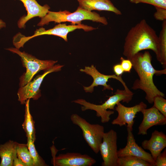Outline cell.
Instances as JSON below:
<instances>
[{"instance_id": "obj_15", "label": "cell", "mask_w": 166, "mask_h": 166, "mask_svg": "<svg viewBox=\"0 0 166 166\" xmlns=\"http://www.w3.org/2000/svg\"><path fill=\"white\" fill-rule=\"evenodd\" d=\"M23 3L27 14L22 17L18 22V27L24 28L25 24L30 19L35 17L42 18L45 16L50 9L49 6L45 4L43 6L40 5L36 0H19Z\"/></svg>"}, {"instance_id": "obj_13", "label": "cell", "mask_w": 166, "mask_h": 166, "mask_svg": "<svg viewBox=\"0 0 166 166\" xmlns=\"http://www.w3.org/2000/svg\"><path fill=\"white\" fill-rule=\"evenodd\" d=\"M127 143L126 146L120 148L117 151L118 157L126 156H131L136 157L148 161L154 166L155 162L152 157L151 154L145 151L141 147L136 143L134 135L130 129L127 127Z\"/></svg>"}, {"instance_id": "obj_22", "label": "cell", "mask_w": 166, "mask_h": 166, "mask_svg": "<svg viewBox=\"0 0 166 166\" xmlns=\"http://www.w3.org/2000/svg\"><path fill=\"white\" fill-rule=\"evenodd\" d=\"M16 152L17 156L23 162L26 166H34L27 144H20L17 142Z\"/></svg>"}, {"instance_id": "obj_17", "label": "cell", "mask_w": 166, "mask_h": 166, "mask_svg": "<svg viewBox=\"0 0 166 166\" xmlns=\"http://www.w3.org/2000/svg\"><path fill=\"white\" fill-rule=\"evenodd\" d=\"M79 6L85 10L91 11H107L120 15L121 12L116 8L110 0H77Z\"/></svg>"}, {"instance_id": "obj_10", "label": "cell", "mask_w": 166, "mask_h": 166, "mask_svg": "<svg viewBox=\"0 0 166 166\" xmlns=\"http://www.w3.org/2000/svg\"><path fill=\"white\" fill-rule=\"evenodd\" d=\"M80 71L91 76L93 79V81L90 85L88 87L83 86L84 89L86 93H92L93 91L94 87L99 85L103 86L104 90L108 89L113 91V88L109 85L107 84L110 78L118 81L123 86L124 89L127 91L130 90L122 79L121 76H117L115 74L110 75L103 74L98 71L93 65L90 66H85L84 69H81Z\"/></svg>"}, {"instance_id": "obj_30", "label": "cell", "mask_w": 166, "mask_h": 166, "mask_svg": "<svg viewBox=\"0 0 166 166\" xmlns=\"http://www.w3.org/2000/svg\"><path fill=\"white\" fill-rule=\"evenodd\" d=\"M13 165V166H26L25 164L17 156L15 157L14 159Z\"/></svg>"}, {"instance_id": "obj_21", "label": "cell", "mask_w": 166, "mask_h": 166, "mask_svg": "<svg viewBox=\"0 0 166 166\" xmlns=\"http://www.w3.org/2000/svg\"><path fill=\"white\" fill-rule=\"evenodd\" d=\"M117 164V166H154L148 161L131 156L119 157Z\"/></svg>"}, {"instance_id": "obj_25", "label": "cell", "mask_w": 166, "mask_h": 166, "mask_svg": "<svg viewBox=\"0 0 166 166\" xmlns=\"http://www.w3.org/2000/svg\"><path fill=\"white\" fill-rule=\"evenodd\" d=\"M132 3H143L152 5L154 7L166 9V0H129Z\"/></svg>"}, {"instance_id": "obj_20", "label": "cell", "mask_w": 166, "mask_h": 166, "mask_svg": "<svg viewBox=\"0 0 166 166\" xmlns=\"http://www.w3.org/2000/svg\"><path fill=\"white\" fill-rule=\"evenodd\" d=\"M158 38V55L157 60L166 68V20L163 21Z\"/></svg>"}, {"instance_id": "obj_11", "label": "cell", "mask_w": 166, "mask_h": 166, "mask_svg": "<svg viewBox=\"0 0 166 166\" xmlns=\"http://www.w3.org/2000/svg\"><path fill=\"white\" fill-rule=\"evenodd\" d=\"M147 107V105L143 101L131 107L125 106L119 102L116 105L115 109L118 113L117 117L112 121L111 123L120 127L125 126L127 124V127L132 131L134 118L136 114Z\"/></svg>"}, {"instance_id": "obj_8", "label": "cell", "mask_w": 166, "mask_h": 166, "mask_svg": "<svg viewBox=\"0 0 166 166\" xmlns=\"http://www.w3.org/2000/svg\"><path fill=\"white\" fill-rule=\"evenodd\" d=\"M63 66L59 64L54 65L51 69L44 71L42 74L37 75L33 81L25 85L20 87L17 95L18 101L21 104H25L26 101L30 98L37 100L41 95L40 88L44 77L49 73L60 71Z\"/></svg>"}, {"instance_id": "obj_2", "label": "cell", "mask_w": 166, "mask_h": 166, "mask_svg": "<svg viewBox=\"0 0 166 166\" xmlns=\"http://www.w3.org/2000/svg\"><path fill=\"white\" fill-rule=\"evenodd\" d=\"M148 49L153 51L157 57L158 36L156 31L143 19L128 32L125 38L123 54L130 59L136 53Z\"/></svg>"}, {"instance_id": "obj_7", "label": "cell", "mask_w": 166, "mask_h": 166, "mask_svg": "<svg viewBox=\"0 0 166 166\" xmlns=\"http://www.w3.org/2000/svg\"><path fill=\"white\" fill-rule=\"evenodd\" d=\"M77 29H82L85 31H89L94 30L96 28L82 24L67 25L65 23H59L53 28L48 30H45L43 27L37 29L34 34L30 36L26 37L21 34L18 38V42L21 45L23 46L27 42L32 38L43 35L57 36L67 42L68 34Z\"/></svg>"}, {"instance_id": "obj_16", "label": "cell", "mask_w": 166, "mask_h": 166, "mask_svg": "<svg viewBox=\"0 0 166 166\" xmlns=\"http://www.w3.org/2000/svg\"><path fill=\"white\" fill-rule=\"evenodd\" d=\"M142 148L149 150L155 161L158 156L166 147V135L162 131L155 130L149 140H144L141 143Z\"/></svg>"}, {"instance_id": "obj_24", "label": "cell", "mask_w": 166, "mask_h": 166, "mask_svg": "<svg viewBox=\"0 0 166 166\" xmlns=\"http://www.w3.org/2000/svg\"><path fill=\"white\" fill-rule=\"evenodd\" d=\"M160 96H156L154 98L153 106L166 117V100Z\"/></svg>"}, {"instance_id": "obj_28", "label": "cell", "mask_w": 166, "mask_h": 166, "mask_svg": "<svg viewBox=\"0 0 166 166\" xmlns=\"http://www.w3.org/2000/svg\"><path fill=\"white\" fill-rule=\"evenodd\" d=\"M121 63L124 72L130 73L132 68V64L131 61L128 59H124L121 57L120 58Z\"/></svg>"}, {"instance_id": "obj_31", "label": "cell", "mask_w": 166, "mask_h": 166, "mask_svg": "<svg viewBox=\"0 0 166 166\" xmlns=\"http://www.w3.org/2000/svg\"><path fill=\"white\" fill-rule=\"evenodd\" d=\"M6 26V23L2 20L0 19V29L2 28L5 27Z\"/></svg>"}, {"instance_id": "obj_9", "label": "cell", "mask_w": 166, "mask_h": 166, "mask_svg": "<svg viewBox=\"0 0 166 166\" xmlns=\"http://www.w3.org/2000/svg\"><path fill=\"white\" fill-rule=\"evenodd\" d=\"M117 132L113 129L104 133L99 147L102 166H117Z\"/></svg>"}, {"instance_id": "obj_29", "label": "cell", "mask_w": 166, "mask_h": 166, "mask_svg": "<svg viewBox=\"0 0 166 166\" xmlns=\"http://www.w3.org/2000/svg\"><path fill=\"white\" fill-rule=\"evenodd\" d=\"M113 70L115 74L117 76H121L124 72L120 64H117L113 67Z\"/></svg>"}, {"instance_id": "obj_26", "label": "cell", "mask_w": 166, "mask_h": 166, "mask_svg": "<svg viewBox=\"0 0 166 166\" xmlns=\"http://www.w3.org/2000/svg\"><path fill=\"white\" fill-rule=\"evenodd\" d=\"M156 11L154 13V17L157 20L164 21L166 20V9L155 7Z\"/></svg>"}, {"instance_id": "obj_1", "label": "cell", "mask_w": 166, "mask_h": 166, "mask_svg": "<svg viewBox=\"0 0 166 166\" xmlns=\"http://www.w3.org/2000/svg\"><path fill=\"white\" fill-rule=\"evenodd\" d=\"M152 58L149 52L146 51L143 53L140 52L136 53L129 59L139 78L135 81L132 89L134 90L140 89L144 91L146 94L145 99L150 104L153 103L156 96L165 97L164 94L155 85L153 76L166 74V68L157 70L153 67L151 63Z\"/></svg>"}, {"instance_id": "obj_5", "label": "cell", "mask_w": 166, "mask_h": 166, "mask_svg": "<svg viewBox=\"0 0 166 166\" xmlns=\"http://www.w3.org/2000/svg\"><path fill=\"white\" fill-rule=\"evenodd\" d=\"M6 49L18 55L21 57L23 66L26 68V72L19 79L20 87L25 85L31 81L34 76L40 71H45L49 69L57 62V61L39 60L25 51H21L16 48H10Z\"/></svg>"}, {"instance_id": "obj_19", "label": "cell", "mask_w": 166, "mask_h": 166, "mask_svg": "<svg viewBox=\"0 0 166 166\" xmlns=\"http://www.w3.org/2000/svg\"><path fill=\"white\" fill-rule=\"evenodd\" d=\"M30 99H28L25 104V119L22 126L27 137H29L34 142L36 139V131L34 122L30 110Z\"/></svg>"}, {"instance_id": "obj_3", "label": "cell", "mask_w": 166, "mask_h": 166, "mask_svg": "<svg viewBox=\"0 0 166 166\" xmlns=\"http://www.w3.org/2000/svg\"><path fill=\"white\" fill-rule=\"evenodd\" d=\"M86 20L100 23L105 25L108 24L107 20L105 17L101 16L96 12L85 10L79 6L73 13L66 10L58 12L49 11L45 16L41 18L37 25L43 26L48 25L52 22L59 23L69 22L73 24H81L82 21Z\"/></svg>"}, {"instance_id": "obj_23", "label": "cell", "mask_w": 166, "mask_h": 166, "mask_svg": "<svg viewBox=\"0 0 166 166\" xmlns=\"http://www.w3.org/2000/svg\"><path fill=\"white\" fill-rule=\"evenodd\" d=\"M27 138V145L33 159L34 166H48L37 151L34 144V142L29 137Z\"/></svg>"}, {"instance_id": "obj_6", "label": "cell", "mask_w": 166, "mask_h": 166, "mask_svg": "<svg viewBox=\"0 0 166 166\" xmlns=\"http://www.w3.org/2000/svg\"><path fill=\"white\" fill-rule=\"evenodd\" d=\"M70 118L73 124L81 129L83 136L89 146L95 153H98L105 132L104 126L98 124H91L77 114L71 115Z\"/></svg>"}, {"instance_id": "obj_12", "label": "cell", "mask_w": 166, "mask_h": 166, "mask_svg": "<svg viewBox=\"0 0 166 166\" xmlns=\"http://www.w3.org/2000/svg\"><path fill=\"white\" fill-rule=\"evenodd\" d=\"M52 163L55 166H91L96 160L88 155L78 152L60 154L53 158Z\"/></svg>"}, {"instance_id": "obj_14", "label": "cell", "mask_w": 166, "mask_h": 166, "mask_svg": "<svg viewBox=\"0 0 166 166\" xmlns=\"http://www.w3.org/2000/svg\"><path fill=\"white\" fill-rule=\"evenodd\" d=\"M141 112L143 115V119L138 127L139 135H146L148 130L152 126L166 124V117L153 106L144 109Z\"/></svg>"}, {"instance_id": "obj_4", "label": "cell", "mask_w": 166, "mask_h": 166, "mask_svg": "<svg viewBox=\"0 0 166 166\" xmlns=\"http://www.w3.org/2000/svg\"><path fill=\"white\" fill-rule=\"evenodd\" d=\"M133 94V93L130 90L117 89L114 95L109 97L101 105L94 104L82 99L74 100L72 102L81 105L82 111L89 109L95 111L96 116L101 118V123H105L109 121L110 116L114 113V111L107 110H114L116 105L121 101L129 103L132 100Z\"/></svg>"}, {"instance_id": "obj_27", "label": "cell", "mask_w": 166, "mask_h": 166, "mask_svg": "<svg viewBox=\"0 0 166 166\" xmlns=\"http://www.w3.org/2000/svg\"><path fill=\"white\" fill-rule=\"evenodd\" d=\"M155 166H166V149L161 152L157 157L155 160Z\"/></svg>"}, {"instance_id": "obj_18", "label": "cell", "mask_w": 166, "mask_h": 166, "mask_svg": "<svg viewBox=\"0 0 166 166\" xmlns=\"http://www.w3.org/2000/svg\"><path fill=\"white\" fill-rule=\"evenodd\" d=\"M17 143L9 140L4 144L0 145V166H13L14 159L17 156Z\"/></svg>"}]
</instances>
